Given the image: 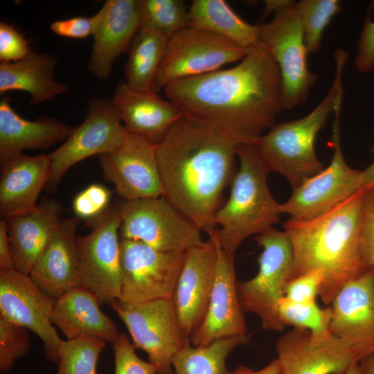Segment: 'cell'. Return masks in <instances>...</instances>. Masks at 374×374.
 I'll list each match as a JSON object with an SVG mask.
<instances>
[{"instance_id":"cell-1","label":"cell","mask_w":374,"mask_h":374,"mask_svg":"<svg viewBox=\"0 0 374 374\" xmlns=\"http://www.w3.org/2000/svg\"><path fill=\"white\" fill-rule=\"evenodd\" d=\"M163 89L184 115L238 145L257 143L283 110L279 69L262 42L231 68L177 80Z\"/></svg>"},{"instance_id":"cell-2","label":"cell","mask_w":374,"mask_h":374,"mask_svg":"<svg viewBox=\"0 0 374 374\" xmlns=\"http://www.w3.org/2000/svg\"><path fill=\"white\" fill-rule=\"evenodd\" d=\"M238 144L204 122L183 115L156 144L163 197L208 235L224 188L235 175Z\"/></svg>"},{"instance_id":"cell-3","label":"cell","mask_w":374,"mask_h":374,"mask_svg":"<svg viewBox=\"0 0 374 374\" xmlns=\"http://www.w3.org/2000/svg\"><path fill=\"white\" fill-rule=\"evenodd\" d=\"M366 188L322 215L301 221L289 219L284 224L294 256L288 282L313 271H320L323 282L319 296L326 305L346 283L369 269L364 262L360 243Z\"/></svg>"},{"instance_id":"cell-4","label":"cell","mask_w":374,"mask_h":374,"mask_svg":"<svg viewBox=\"0 0 374 374\" xmlns=\"http://www.w3.org/2000/svg\"><path fill=\"white\" fill-rule=\"evenodd\" d=\"M240 167L231 181L228 200L215 215L219 243L235 256L240 244L280 222V204L267 185L269 170L256 143L240 144L237 149Z\"/></svg>"},{"instance_id":"cell-5","label":"cell","mask_w":374,"mask_h":374,"mask_svg":"<svg viewBox=\"0 0 374 374\" xmlns=\"http://www.w3.org/2000/svg\"><path fill=\"white\" fill-rule=\"evenodd\" d=\"M348 53H335L336 73L323 99L306 116L274 124L256 143L269 172L286 178L292 189L324 169L315 152V141L338 100L343 96V70Z\"/></svg>"},{"instance_id":"cell-6","label":"cell","mask_w":374,"mask_h":374,"mask_svg":"<svg viewBox=\"0 0 374 374\" xmlns=\"http://www.w3.org/2000/svg\"><path fill=\"white\" fill-rule=\"evenodd\" d=\"M263 17L274 11L272 19L259 25L260 41L269 51L281 78L283 109L303 103L317 81L307 64L308 51L296 2L265 1Z\"/></svg>"},{"instance_id":"cell-7","label":"cell","mask_w":374,"mask_h":374,"mask_svg":"<svg viewBox=\"0 0 374 374\" xmlns=\"http://www.w3.org/2000/svg\"><path fill=\"white\" fill-rule=\"evenodd\" d=\"M255 240L262 251L258 258V271L252 278L237 281V292L243 312H251L264 330L280 332L285 327L278 305L293 265V249L287 233L273 227L258 235Z\"/></svg>"},{"instance_id":"cell-8","label":"cell","mask_w":374,"mask_h":374,"mask_svg":"<svg viewBox=\"0 0 374 374\" xmlns=\"http://www.w3.org/2000/svg\"><path fill=\"white\" fill-rule=\"evenodd\" d=\"M340 98L333 112L332 133L330 144L333 155L329 166L292 189L290 198L280 204V214L292 220H308L332 210L357 193L366 188L362 170L350 168L346 162L341 145Z\"/></svg>"},{"instance_id":"cell-9","label":"cell","mask_w":374,"mask_h":374,"mask_svg":"<svg viewBox=\"0 0 374 374\" xmlns=\"http://www.w3.org/2000/svg\"><path fill=\"white\" fill-rule=\"evenodd\" d=\"M116 206L121 239L163 252H185L204 242L201 231L163 197L121 199Z\"/></svg>"},{"instance_id":"cell-10","label":"cell","mask_w":374,"mask_h":374,"mask_svg":"<svg viewBox=\"0 0 374 374\" xmlns=\"http://www.w3.org/2000/svg\"><path fill=\"white\" fill-rule=\"evenodd\" d=\"M91 231L78 235V286L93 294L100 304L121 297L122 274L119 234L121 217L116 205L86 220Z\"/></svg>"},{"instance_id":"cell-11","label":"cell","mask_w":374,"mask_h":374,"mask_svg":"<svg viewBox=\"0 0 374 374\" xmlns=\"http://www.w3.org/2000/svg\"><path fill=\"white\" fill-rule=\"evenodd\" d=\"M248 52L225 37L188 26L168 39L154 91L158 93L173 81L204 75L240 62Z\"/></svg>"},{"instance_id":"cell-12","label":"cell","mask_w":374,"mask_h":374,"mask_svg":"<svg viewBox=\"0 0 374 374\" xmlns=\"http://www.w3.org/2000/svg\"><path fill=\"white\" fill-rule=\"evenodd\" d=\"M127 328L135 348L144 350L159 374H174L172 359L189 340L184 335L170 298L111 305Z\"/></svg>"},{"instance_id":"cell-13","label":"cell","mask_w":374,"mask_h":374,"mask_svg":"<svg viewBox=\"0 0 374 374\" xmlns=\"http://www.w3.org/2000/svg\"><path fill=\"white\" fill-rule=\"evenodd\" d=\"M127 134L111 100L91 99L82 123L73 128L57 149L50 153V175L44 189L53 192L67 170L78 162L116 150Z\"/></svg>"},{"instance_id":"cell-14","label":"cell","mask_w":374,"mask_h":374,"mask_svg":"<svg viewBox=\"0 0 374 374\" xmlns=\"http://www.w3.org/2000/svg\"><path fill=\"white\" fill-rule=\"evenodd\" d=\"M122 288L119 301L142 303L172 297L184 252H163L121 239Z\"/></svg>"},{"instance_id":"cell-15","label":"cell","mask_w":374,"mask_h":374,"mask_svg":"<svg viewBox=\"0 0 374 374\" xmlns=\"http://www.w3.org/2000/svg\"><path fill=\"white\" fill-rule=\"evenodd\" d=\"M55 302L28 274L15 269L0 270V317L37 335L46 358L57 363L62 340L51 320Z\"/></svg>"},{"instance_id":"cell-16","label":"cell","mask_w":374,"mask_h":374,"mask_svg":"<svg viewBox=\"0 0 374 374\" xmlns=\"http://www.w3.org/2000/svg\"><path fill=\"white\" fill-rule=\"evenodd\" d=\"M98 157L105 179L115 186L121 199L163 197L156 144L127 133L116 150Z\"/></svg>"},{"instance_id":"cell-17","label":"cell","mask_w":374,"mask_h":374,"mask_svg":"<svg viewBox=\"0 0 374 374\" xmlns=\"http://www.w3.org/2000/svg\"><path fill=\"white\" fill-rule=\"evenodd\" d=\"M282 374H346L359 359L352 348L330 332L318 335L293 328L277 341Z\"/></svg>"},{"instance_id":"cell-18","label":"cell","mask_w":374,"mask_h":374,"mask_svg":"<svg viewBox=\"0 0 374 374\" xmlns=\"http://www.w3.org/2000/svg\"><path fill=\"white\" fill-rule=\"evenodd\" d=\"M215 231L208 234V241L184 252L171 297L181 329L187 339L201 326L208 308L216 265Z\"/></svg>"},{"instance_id":"cell-19","label":"cell","mask_w":374,"mask_h":374,"mask_svg":"<svg viewBox=\"0 0 374 374\" xmlns=\"http://www.w3.org/2000/svg\"><path fill=\"white\" fill-rule=\"evenodd\" d=\"M330 305L329 331L352 348L359 362L374 354V268L346 283Z\"/></svg>"},{"instance_id":"cell-20","label":"cell","mask_w":374,"mask_h":374,"mask_svg":"<svg viewBox=\"0 0 374 374\" xmlns=\"http://www.w3.org/2000/svg\"><path fill=\"white\" fill-rule=\"evenodd\" d=\"M217 257L211 294L204 319L190 337L194 346H204L226 337L247 335V323L241 308L234 268V256L221 247L215 231Z\"/></svg>"},{"instance_id":"cell-21","label":"cell","mask_w":374,"mask_h":374,"mask_svg":"<svg viewBox=\"0 0 374 374\" xmlns=\"http://www.w3.org/2000/svg\"><path fill=\"white\" fill-rule=\"evenodd\" d=\"M92 17L94 40L88 69L96 78L105 80L140 28L139 0H107Z\"/></svg>"},{"instance_id":"cell-22","label":"cell","mask_w":374,"mask_h":374,"mask_svg":"<svg viewBox=\"0 0 374 374\" xmlns=\"http://www.w3.org/2000/svg\"><path fill=\"white\" fill-rule=\"evenodd\" d=\"M77 217L62 220L29 276L48 295L57 299L78 286Z\"/></svg>"},{"instance_id":"cell-23","label":"cell","mask_w":374,"mask_h":374,"mask_svg":"<svg viewBox=\"0 0 374 374\" xmlns=\"http://www.w3.org/2000/svg\"><path fill=\"white\" fill-rule=\"evenodd\" d=\"M127 133L157 144L184 114L152 91H138L119 82L110 100Z\"/></svg>"},{"instance_id":"cell-24","label":"cell","mask_w":374,"mask_h":374,"mask_svg":"<svg viewBox=\"0 0 374 374\" xmlns=\"http://www.w3.org/2000/svg\"><path fill=\"white\" fill-rule=\"evenodd\" d=\"M0 161L1 217L8 219L34 209L49 179L50 154L28 156L21 153Z\"/></svg>"},{"instance_id":"cell-25","label":"cell","mask_w":374,"mask_h":374,"mask_svg":"<svg viewBox=\"0 0 374 374\" xmlns=\"http://www.w3.org/2000/svg\"><path fill=\"white\" fill-rule=\"evenodd\" d=\"M62 213L57 199L45 197L34 209L6 219L15 269L29 275Z\"/></svg>"},{"instance_id":"cell-26","label":"cell","mask_w":374,"mask_h":374,"mask_svg":"<svg viewBox=\"0 0 374 374\" xmlns=\"http://www.w3.org/2000/svg\"><path fill=\"white\" fill-rule=\"evenodd\" d=\"M51 320L68 340L95 337L113 344L120 334L96 296L80 286L56 299Z\"/></svg>"},{"instance_id":"cell-27","label":"cell","mask_w":374,"mask_h":374,"mask_svg":"<svg viewBox=\"0 0 374 374\" xmlns=\"http://www.w3.org/2000/svg\"><path fill=\"white\" fill-rule=\"evenodd\" d=\"M73 130L71 125L48 116L25 119L12 109L7 96L0 100V160L26 150H45L64 142Z\"/></svg>"},{"instance_id":"cell-28","label":"cell","mask_w":374,"mask_h":374,"mask_svg":"<svg viewBox=\"0 0 374 374\" xmlns=\"http://www.w3.org/2000/svg\"><path fill=\"white\" fill-rule=\"evenodd\" d=\"M56 66L53 55L33 51L19 61L1 62L0 93L23 91L30 95L31 104L37 105L66 93L69 85L55 79Z\"/></svg>"},{"instance_id":"cell-29","label":"cell","mask_w":374,"mask_h":374,"mask_svg":"<svg viewBox=\"0 0 374 374\" xmlns=\"http://www.w3.org/2000/svg\"><path fill=\"white\" fill-rule=\"evenodd\" d=\"M190 26L215 33L250 51L261 42L259 25L242 19L224 0H193Z\"/></svg>"},{"instance_id":"cell-30","label":"cell","mask_w":374,"mask_h":374,"mask_svg":"<svg viewBox=\"0 0 374 374\" xmlns=\"http://www.w3.org/2000/svg\"><path fill=\"white\" fill-rule=\"evenodd\" d=\"M168 40V37L154 30L139 29L125 64V82L130 87L138 91H154L155 78Z\"/></svg>"},{"instance_id":"cell-31","label":"cell","mask_w":374,"mask_h":374,"mask_svg":"<svg viewBox=\"0 0 374 374\" xmlns=\"http://www.w3.org/2000/svg\"><path fill=\"white\" fill-rule=\"evenodd\" d=\"M251 334L226 337L204 346H194L188 340L172 359L174 374H233L226 360L237 347L248 344Z\"/></svg>"},{"instance_id":"cell-32","label":"cell","mask_w":374,"mask_h":374,"mask_svg":"<svg viewBox=\"0 0 374 374\" xmlns=\"http://www.w3.org/2000/svg\"><path fill=\"white\" fill-rule=\"evenodd\" d=\"M140 28L168 39L190 26L189 6L182 0H139Z\"/></svg>"},{"instance_id":"cell-33","label":"cell","mask_w":374,"mask_h":374,"mask_svg":"<svg viewBox=\"0 0 374 374\" xmlns=\"http://www.w3.org/2000/svg\"><path fill=\"white\" fill-rule=\"evenodd\" d=\"M106 341L95 337L62 340L57 350V374H97Z\"/></svg>"},{"instance_id":"cell-34","label":"cell","mask_w":374,"mask_h":374,"mask_svg":"<svg viewBox=\"0 0 374 374\" xmlns=\"http://www.w3.org/2000/svg\"><path fill=\"white\" fill-rule=\"evenodd\" d=\"M308 53H317L323 33L332 19L341 11L338 0H301L296 2Z\"/></svg>"},{"instance_id":"cell-35","label":"cell","mask_w":374,"mask_h":374,"mask_svg":"<svg viewBox=\"0 0 374 374\" xmlns=\"http://www.w3.org/2000/svg\"><path fill=\"white\" fill-rule=\"evenodd\" d=\"M278 313L285 326L306 329L318 335L330 332L332 319L330 306L321 308L317 302H295L284 296L278 303Z\"/></svg>"},{"instance_id":"cell-36","label":"cell","mask_w":374,"mask_h":374,"mask_svg":"<svg viewBox=\"0 0 374 374\" xmlns=\"http://www.w3.org/2000/svg\"><path fill=\"white\" fill-rule=\"evenodd\" d=\"M30 348L28 329L0 317V371L10 372Z\"/></svg>"},{"instance_id":"cell-37","label":"cell","mask_w":374,"mask_h":374,"mask_svg":"<svg viewBox=\"0 0 374 374\" xmlns=\"http://www.w3.org/2000/svg\"><path fill=\"white\" fill-rule=\"evenodd\" d=\"M127 336L120 332L113 343L114 374H159L156 366L141 359Z\"/></svg>"},{"instance_id":"cell-38","label":"cell","mask_w":374,"mask_h":374,"mask_svg":"<svg viewBox=\"0 0 374 374\" xmlns=\"http://www.w3.org/2000/svg\"><path fill=\"white\" fill-rule=\"evenodd\" d=\"M111 191L99 184H93L76 195L72 207L76 217L85 221L94 218L111 204Z\"/></svg>"},{"instance_id":"cell-39","label":"cell","mask_w":374,"mask_h":374,"mask_svg":"<svg viewBox=\"0 0 374 374\" xmlns=\"http://www.w3.org/2000/svg\"><path fill=\"white\" fill-rule=\"evenodd\" d=\"M361 250L368 269L374 268V188L365 189L361 213Z\"/></svg>"},{"instance_id":"cell-40","label":"cell","mask_w":374,"mask_h":374,"mask_svg":"<svg viewBox=\"0 0 374 374\" xmlns=\"http://www.w3.org/2000/svg\"><path fill=\"white\" fill-rule=\"evenodd\" d=\"M32 52L28 41L12 24L0 23V60L12 62L26 57Z\"/></svg>"},{"instance_id":"cell-41","label":"cell","mask_w":374,"mask_h":374,"mask_svg":"<svg viewBox=\"0 0 374 374\" xmlns=\"http://www.w3.org/2000/svg\"><path fill=\"white\" fill-rule=\"evenodd\" d=\"M323 282L319 271H313L290 280L285 287V296L300 303L317 302Z\"/></svg>"},{"instance_id":"cell-42","label":"cell","mask_w":374,"mask_h":374,"mask_svg":"<svg viewBox=\"0 0 374 374\" xmlns=\"http://www.w3.org/2000/svg\"><path fill=\"white\" fill-rule=\"evenodd\" d=\"M355 66L362 73L371 72L374 69V21L368 17L366 18L360 33Z\"/></svg>"},{"instance_id":"cell-43","label":"cell","mask_w":374,"mask_h":374,"mask_svg":"<svg viewBox=\"0 0 374 374\" xmlns=\"http://www.w3.org/2000/svg\"><path fill=\"white\" fill-rule=\"evenodd\" d=\"M93 17H73L53 21L51 30L56 35L64 37L84 39L92 35Z\"/></svg>"},{"instance_id":"cell-44","label":"cell","mask_w":374,"mask_h":374,"mask_svg":"<svg viewBox=\"0 0 374 374\" xmlns=\"http://www.w3.org/2000/svg\"><path fill=\"white\" fill-rule=\"evenodd\" d=\"M15 269L9 242L6 219L0 220V270Z\"/></svg>"},{"instance_id":"cell-45","label":"cell","mask_w":374,"mask_h":374,"mask_svg":"<svg viewBox=\"0 0 374 374\" xmlns=\"http://www.w3.org/2000/svg\"><path fill=\"white\" fill-rule=\"evenodd\" d=\"M233 374H282L278 359L270 362L262 369L255 371L245 366H240L233 371Z\"/></svg>"},{"instance_id":"cell-46","label":"cell","mask_w":374,"mask_h":374,"mask_svg":"<svg viewBox=\"0 0 374 374\" xmlns=\"http://www.w3.org/2000/svg\"><path fill=\"white\" fill-rule=\"evenodd\" d=\"M371 151L374 154V145ZM365 188H374V160L365 170H362Z\"/></svg>"},{"instance_id":"cell-47","label":"cell","mask_w":374,"mask_h":374,"mask_svg":"<svg viewBox=\"0 0 374 374\" xmlns=\"http://www.w3.org/2000/svg\"><path fill=\"white\" fill-rule=\"evenodd\" d=\"M359 364L364 374H374V354L362 359Z\"/></svg>"},{"instance_id":"cell-48","label":"cell","mask_w":374,"mask_h":374,"mask_svg":"<svg viewBox=\"0 0 374 374\" xmlns=\"http://www.w3.org/2000/svg\"><path fill=\"white\" fill-rule=\"evenodd\" d=\"M346 374H364L359 363L352 365Z\"/></svg>"}]
</instances>
